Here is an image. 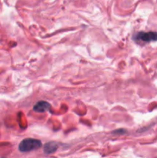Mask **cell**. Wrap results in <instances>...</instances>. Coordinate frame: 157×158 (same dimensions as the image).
<instances>
[{
	"instance_id": "3",
	"label": "cell",
	"mask_w": 157,
	"mask_h": 158,
	"mask_svg": "<svg viewBox=\"0 0 157 158\" xmlns=\"http://www.w3.org/2000/svg\"><path fill=\"white\" fill-rule=\"evenodd\" d=\"M51 108L50 104L46 101H39L35 104L34 106L33 110L36 112L42 113V112H46V111L49 110Z\"/></svg>"
},
{
	"instance_id": "1",
	"label": "cell",
	"mask_w": 157,
	"mask_h": 158,
	"mask_svg": "<svg viewBox=\"0 0 157 158\" xmlns=\"http://www.w3.org/2000/svg\"><path fill=\"white\" fill-rule=\"evenodd\" d=\"M42 146V143L39 140L32 138H26L22 140L19 143L18 149L22 152H28V151H33L38 149Z\"/></svg>"
},
{
	"instance_id": "2",
	"label": "cell",
	"mask_w": 157,
	"mask_h": 158,
	"mask_svg": "<svg viewBox=\"0 0 157 158\" xmlns=\"http://www.w3.org/2000/svg\"><path fill=\"white\" fill-rule=\"evenodd\" d=\"M135 38L144 43H149L152 41H157L156 32H140L136 35Z\"/></svg>"
},
{
	"instance_id": "4",
	"label": "cell",
	"mask_w": 157,
	"mask_h": 158,
	"mask_svg": "<svg viewBox=\"0 0 157 158\" xmlns=\"http://www.w3.org/2000/svg\"><path fill=\"white\" fill-rule=\"evenodd\" d=\"M57 148H58V144L55 142H49L45 144L44 152L47 154H52L56 151Z\"/></svg>"
},
{
	"instance_id": "5",
	"label": "cell",
	"mask_w": 157,
	"mask_h": 158,
	"mask_svg": "<svg viewBox=\"0 0 157 158\" xmlns=\"http://www.w3.org/2000/svg\"><path fill=\"white\" fill-rule=\"evenodd\" d=\"M2 158H5V157H2Z\"/></svg>"
}]
</instances>
